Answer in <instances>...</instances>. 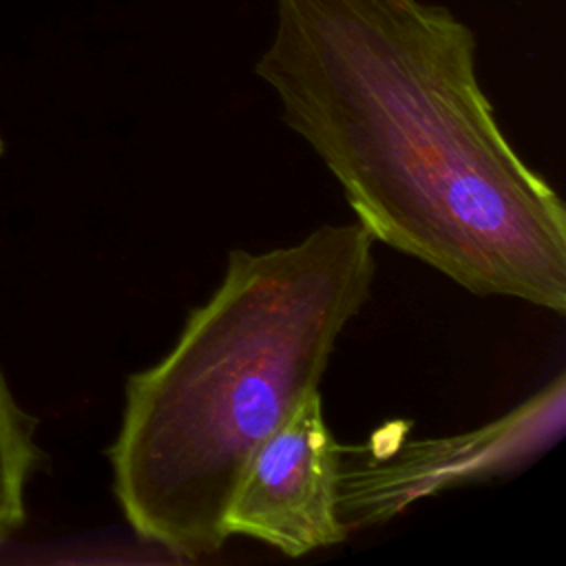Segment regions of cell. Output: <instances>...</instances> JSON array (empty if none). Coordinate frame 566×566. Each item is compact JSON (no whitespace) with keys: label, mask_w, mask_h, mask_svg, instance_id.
Returning <instances> with one entry per match:
<instances>
[{"label":"cell","mask_w":566,"mask_h":566,"mask_svg":"<svg viewBox=\"0 0 566 566\" xmlns=\"http://www.w3.org/2000/svg\"><path fill=\"white\" fill-rule=\"evenodd\" d=\"M254 71L374 241L471 294L566 312L564 201L502 133L451 11L276 0Z\"/></svg>","instance_id":"1"},{"label":"cell","mask_w":566,"mask_h":566,"mask_svg":"<svg viewBox=\"0 0 566 566\" xmlns=\"http://www.w3.org/2000/svg\"><path fill=\"white\" fill-rule=\"evenodd\" d=\"M374 272V239L358 221L228 252L221 283L175 345L126 378L108 460L139 539L190 559L226 544L223 517L252 453L318 391Z\"/></svg>","instance_id":"2"},{"label":"cell","mask_w":566,"mask_h":566,"mask_svg":"<svg viewBox=\"0 0 566 566\" xmlns=\"http://www.w3.org/2000/svg\"><path fill=\"white\" fill-rule=\"evenodd\" d=\"M564 374L533 394L502 418L447 438L391 440L378 433L356 460L340 458L338 515L349 528L376 524L398 515L411 502L438 491L497 478L528 464L564 431Z\"/></svg>","instance_id":"3"},{"label":"cell","mask_w":566,"mask_h":566,"mask_svg":"<svg viewBox=\"0 0 566 566\" xmlns=\"http://www.w3.org/2000/svg\"><path fill=\"white\" fill-rule=\"evenodd\" d=\"M338 475L340 444L318 389L252 453L223 517L226 537H252L287 557L340 544Z\"/></svg>","instance_id":"4"},{"label":"cell","mask_w":566,"mask_h":566,"mask_svg":"<svg viewBox=\"0 0 566 566\" xmlns=\"http://www.w3.org/2000/svg\"><path fill=\"white\" fill-rule=\"evenodd\" d=\"M2 150H4V142H2V137H0V157H2Z\"/></svg>","instance_id":"5"}]
</instances>
